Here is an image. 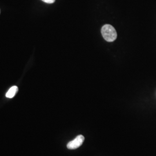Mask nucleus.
Returning a JSON list of instances; mask_svg holds the SVG:
<instances>
[{"instance_id":"nucleus-1","label":"nucleus","mask_w":156,"mask_h":156,"mask_svg":"<svg viewBox=\"0 0 156 156\" xmlns=\"http://www.w3.org/2000/svg\"><path fill=\"white\" fill-rule=\"evenodd\" d=\"M101 34L104 38L108 42H113L117 38L116 31L110 24H105L102 27Z\"/></svg>"},{"instance_id":"nucleus-2","label":"nucleus","mask_w":156,"mask_h":156,"mask_svg":"<svg viewBox=\"0 0 156 156\" xmlns=\"http://www.w3.org/2000/svg\"><path fill=\"white\" fill-rule=\"evenodd\" d=\"M84 140V136L82 135H79L77 136L74 140L68 143L67 145V148L70 150L76 149L83 144Z\"/></svg>"},{"instance_id":"nucleus-3","label":"nucleus","mask_w":156,"mask_h":156,"mask_svg":"<svg viewBox=\"0 0 156 156\" xmlns=\"http://www.w3.org/2000/svg\"><path fill=\"white\" fill-rule=\"evenodd\" d=\"M18 90H19L18 87L16 86H12L6 93V97H7L8 98H13L15 97V95L16 94L17 92L18 91Z\"/></svg>"},{"instance_id":"nucleus-4","label":"nucleus","mask_w":156,"mask_h":156,"mask_svg":"<svg viewBox=\"0 0 156 156\" xmlns=\"http://www.w3.org/2000/svg\"><path fill=\"white\" fill-rule=\"evenodd\" d=\"M44 2L48 4H53L55 2V0H44Z\"/></svg>"},{"instance_id":"nucleus-5","label":"nucleus","mask_w":156,"mask_h":156,"mask_svg":"<svg viewBox=\"0 0 156 156\" xmlns=\"http://www.w3.org/2000/svg\"><path fill=\"white\" fill-rule=\"evenodd\" d=\"M42 1H44V0H42Z\"/></svg>"}]
</instances>
